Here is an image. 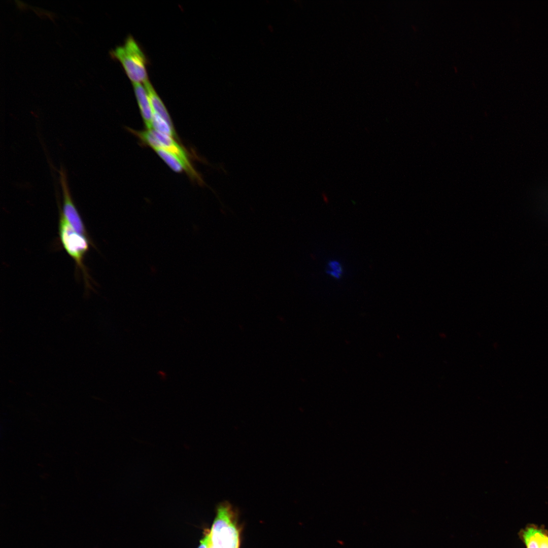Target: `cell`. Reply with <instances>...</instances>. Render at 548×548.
Returning a JSON list of instances; mask_svg holds the SVG:
<instances>
[{
  "mask_svg": "<svg viewBox=\"0 0 548 548\" xmlns=\"http://www.w3.org/2000/svg\"><path fill=\"white\" fill-rule=\"evenodd\" d=\"M110 54L121 63L132 84H144L149 80L146 57L133 37H127L123 44L112 50Z\"/></svg>",
  "mask_w": 548,
  "mask_h": 548,
  "instance_id": "1",
  "label": "cell"
},
{
  "mask_svg": "<svg viewBox=\"0 0 548 548\" xmlns=\"http://www.w3.org/2000/svg\"><path fill=\"white\" fill-rule=\"evenodd\" d=\"M58 234L61 244L68 255L74 260L78 270L80 269L86 287H89L90 277L84 264L85 257L93 244L90 237L77 232L66 220L59 208Z\"/></svg>",
  "mask_w": 548,
  "mask_h": 548,
  "instance_id": "2",
  "label": "cell"
},
{
  "mask_svg": "<svg viewBox=\"0 0 548 548\" xmlns=\"http://www.w3.org/2000/svg\"><path fill=\"white\" fill-rule=\"evenodd\" d=\"M234 516L228 503L218 506L210 530V548H239V532Z\"/></svg>",
  "mask_w": 548,
  "mask_h": 548,
  "instance_id": "3",
  "label": "cell"
},
{
  "mask_svg": "<svg viewBox=\"0 0 548 548\" xmlns=\"http://www.w3.org/2000/svg\"><path fill=\"white\" fill-rule=\"evenodd\" d=\"M59 174L63 198L62 209L59 208L66 220L77 232L89 237L84 223L72 199L66 171L61 167Z\"/></svg>",
  "mask_w": 548,
  "mask_h": 548,
  "instance_id": "4",
  "label": "cell"
},
{
  "mask_svg": "<svg viewBox=\"0 0 548 548\" xmlns=\"http://www.w3.org/2000/svg\"><path fill=\"white\" fill-rule=\"evenodd\" d=\"M153 131L160 144V148L167 150L177 155L185 166V172L193 180L200 182L199 175L191 164L187 150L180 145L174 138L159 132L153 129Z\"/></svg>",
  "mask_w": 548,
  "mask_h": 548,
  "instance_id": "5",
  "label": "cell"
},
{
  "mask_svg": "<svg viewBox=\"0 0 548 548\" xmlns=\"http://www.w3.org/2000/svg\"><path fill=\"white\" fill-rule=\"evenodd\" d=\"M133 90L147 129H152L153 110L147 90L142 83H133Z\"/></svg>",
  "mask_w": 548,
  "mask_h": 548,
  "instance_id": "6",
  "label": "cell"
},
{
  "mask_svg": "<svg viewBox=\"0 0 548 548\" xmlns=\"http://www.w3.org/2000/svg\"><path fill=\"white\" fill-rule=\"evenodd\" d=\"M144 85L148 93L153 112L164 119L170 125L174 127L173 121L166 108L151 82L149 80H148Z\"/></svg>",
  "mask_w": 548,
  "mask_h": 548,
  "instance_id": "7",
  "label": "cell"
},
{
  "mask_svg": "<svg viewBox=\"0 0 548 548\" xmlns=\"http://www.w3.org/2000/svg\"><path fill=\"white\" fill-rule=\"evenodd\" d=\"M542 527L530 524L519 532V537L526 548H539V536Z\"/></svg>",
  "mask_w": 548,
  "mask_h": 548,
  "instance_id": "8",
  "label": "cell"
},
{
  "mask_svg": "<svg viewBox=\"0 0 548 548\" xmlns=\"http://www.w3.org/2000/svg\"><path fill=\"white\" fill-rule=\"evenodd\" d=\"M154 150L173 171L177 173H181L185 171V166L183 163L177 155L161 148Z\"/></svg>",
  "mask_w": 548,
  "mask_h": 548,
  "instance_id": "9",
  "label": "cell"
},
{
  "mask_svg": "<svg viewBox=\"0 0 548 548\" xmlns=\"http://www.w3.org/2000/svg\"><path fill=\"white\" fill-rule=\"evenodd\" d=\"M152 129L174 138L177 136L174 127L170 125L167 121L154 112L152 119Z\"/></svg>",
  "mask_w": 548,
  "mask_h": 548,
  "instance_id": "10",
  "label": "cell"
},
{
  "mask_svg": "<svg viewBox=\"0 0 548 548\" xmlns=\"http://www.w3.org/2000/svg\"><path fill=\"white\" fill-rule=\"evenodd\" d=\"M328 265L329 269L326 271L327 273L335 279H339L342 273V269L340 263L333 260L330 261Z\"/></svg>",
  "mask_w": 548,
  "mask_h": 548,
  "instance_id": "11",
  "label": "cell"
},
{
  "mask_svg": "<svg viewBox=\"0 0 548 548\" xmlns=\"http://www.w3.org/2000/svg\"><path fill=\"white\" fill-rule=\"evenodd\" d=\"M539 547L548 548V531L543 527L539 536Z\"/></svg>",
  "mask_w": 548,
  "mask_h": 548,
  "instance_id": "12",
  "label": "cell"
},
{
  "mask_svg": "<svg viewBox=\"0 0 548 548\" xmlns=\"http://www.w3.org/2000/svg\"><path fill=\"white\" fill-rule=\"evenodd\" d=\"M210 544V530L207 529L204 533V536L200 539L197 548H209Z\"/></svg>",
  "mask_w": 548,
  "mask_h": 548,
  "instance_id": "13",
  "label": "cell"
},
{
  "mask_svg": "<svg viewBox=\"0 0 548 548\" xmlns=\"http://www.w3.org/2000/svg\"><path fill=\"white\" fill-rule=\"evenodd\" d=\"M322 196H323V198L324 201L325 202H327L328 200V198H327L326 194H323Z\"/></svg>",
  "mask_w": 548,
  "mask_h": 548,
  "instance_id": "14",
  "label": "cell"
}]
</instances>
